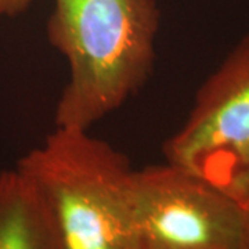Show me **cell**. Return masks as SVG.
I'll return each mask as SVG.
<instances>
[{
  "instance_id": "cell-1",
  "label": "cell",
  "mask_w": 249,
  "mask_h": 249,
  "mask_svg": "<svg viewBox=\"0 0 249 249\" xmlns=\"http://www.w3.org/2000/svg\"><path fill=\"white\" fill-rule=\"evenodd\" d=\"M157 0H54L47 39L68 64L55 126L91 129L142 89L155 61Z\"/></svg>"
},
{
  "instance_id": "cell-2",
  "label": "cell",
  "mask_w": 249,
  "mask_h": 249,
  "mask_svg": "<svg viewBox=\"0 0 249 249\" xmlns=\"http://www.w3.org/2000/svg\"><path fill=\"white\" fill-rule=\"evenodd\" d=\"M16 168L42 196L64 249H140L136 169L90 129L55 126Z\"/></svg>"
},
{
  "instance_id": "cell-3",
  "label": "cell",
  "mask_w": 249,
  "mask_h": 249,
  "mask_svg": "<svg viewBox=\"0 0 249 249\" xmlns=\"http://www.w3.org/2000/svg\"><path fill=\"white\" fill-rule=\"evenodd\" d=\"M166 162L231 196H249V34L196 90L194 104L163 144Z\"/></svg>"
},
{
  "instance_id": "cell-4",
  "label": "cell",
  "mask_w": 249,
  "mask_h": 249,
  "mask_svg": "<svg viewBox=\"0 0 249 249\" xmlns=\"http://www.w3.org/2000/svg\"><path fill=\"white\" fill-rule=\"evenodd\" d=\"M140 249H244V209L204 178L172 165L136 169Z\"/></svg>"
},
{
  "instance_id": "cell-5",
  "label": "cell",
  "mask_w": 249,
  "mask_h": 249,
  "mask_svg": "<svg viewBox=\"0 0 249 249\" xmlns=\"http://www.w3.org/2000/svg\"><path fill=\"white\" fill-rule=\"evenodd\" d=\"M0 249H64L42 196L17 168L0 173Z\"/></svg>"
},
{
  "instance_id": "cell-6",
  "label": "cell",
  "mask_w": 249,
  "mask_h": 249,
  "mask_svg": "<svg viewBox=\"0 0 249 249\" xmlns=\"http://www.w3.org/2000/svg\"><path fill=\"white\" fill-rule=\"evenodd\" d=\"M34 0H0V16L16 17L27 11Z\"/></svg>"
},
{
  "instance_id": "cell-7",
  "label": "cell",
  "mask_w": 249,
  "mask_h": 249,
  "mask_svg": "<svg viewBox=\"0 0 249 249\" xmlns=\"http://www.w3.org/2000/svg\"><path fill=\"white\" fill-rule=\"evenodd\" d=\"M242 209H244V249H249V196Z\"/></svg>"
}]
</instances>
